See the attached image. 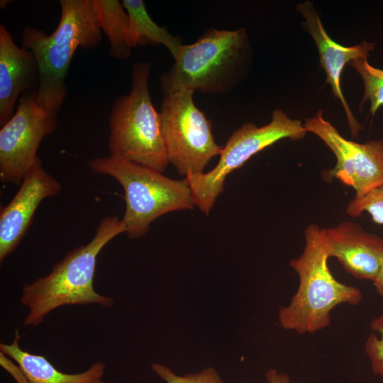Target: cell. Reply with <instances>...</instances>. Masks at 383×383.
<instances>
[{
	"label": "cell",
	"instance_id": "cell-1",
	"mask_svg": "<svg viewBox=\"0 0 383 383\" xmlns=\"http://www.w3.org/2000/svg\"><path fill=\"white\" fill-rule=\"evenodd\" d=\"M59 23L50 35L26 26L22 48L30 50L38 67L37 101L56 118L67 96L66 78L75 51L91 49L101 40L94 0H60Z\"/></svg>",
	"mask_w": 383,
	"mask_h": 383
},
{
	"label": "cell",
	"instance_id": "cell-2",
	"mask_svg": "<svg viewBox=\"0 0 383 383\" xmlns=\"http://www.w3.org/2000/svg\"><path fill=\"white\" fill-rule=\"evenodd\" d=\"M126 233L118 216L103 218L92 239L70 250L52 266L50 272L23 287L21 303L28 308L26 326H38L54 309L65 305L98 304L111 307L112 298L98 294L94 287L96 258L114 238Z\"/></svg>",
	"mask_w": 383,
	"mask_h": 383
},
{
	"label": "cell",
	"instance_id": "cell-3",
	"mask_svg": "<svg viewBox=\"0 0 383 383\" xmlns=\"http://www.w3.org/2000/svg\"><path fill=\"white\" fill-rule=\"evenodd\" d=\"M305 245L301 255L289 261L298 274L299 286L290 303L279 310V321L284 330L299 334L314 333L331 323V311L348 304L357 306L362 292L338 282L328 265L330 251L324 228L309 224L304 230Z\"/></svg>",
	"mask_w": 383,
	"mask_h": 383
},
{
	"label": "cell",
	"instance_id": "cell-4",
	"mask_svg": "<svg viewBox=\"0 0 383 383\" xmlns=\"http://www.w3.org/2000/svg\"><path fill=\"white\" fill-rule=\"evenodd\" d=\"M248 50L245 28H211L196 42L182 44L172 66L160 77L162 91L227 94L243 77Z\"/></svg>",
	"mask_w": 383,
	"mask_h": 383
},
{
	"label": "cell",
	"instance_id": "cell-5",
	"mask_svg": "<svg viewBox=\"0 0 383 383\" xmlns=\"http://www.w3.org/2000/svg\"><path fill=\"white\" fill-rule=\"evenodd\" d=\"M150 66V62L133 65L131 91L116 98L111 108L108 148L111 156L162 173L169 161L160 113L149 91Z\"/></svg>",
	"mask_w": 383,
	"mask_h": 383
},
{
	"label": "cell",
	"instance_id": "cell-6",
	"mask_svg": "<svg viewBox=\"0 0 383 383\" xmlns=\"http://www.w3.org/2000/svg\"><path fill=\"white\" fill-rule=\"evenodd\" d=\"M88 165L95 173L113 177L123 189L122 220L129 238L145 235L162 215L195 206L186 178L172 179L154 169L111 155L96 157Z\"/></svg>",
	"mask_w": 383,
	"mask_h": 383
},
{
	"label": "cell",
	"instance_id": "cell-7",
	"mask_svg": "<svg viewBox=\"0 0 383 383\" xmlns=\"http://www.w3.org/2000/svg\"><path fill=\"white\" fill-rule=\"evenodd\" d=\"M308 131L304 124L290 118L283 111L274 109L271 121L263 126L246 122L227 140L216 167L207 173L185 177L194 205L206 215L223 191L226 177L241 167L251 157L274 143L289 138L303 139Z\"/></svg>",
	"mask_w": 383,
	"mask_h": 383
},
{
	"label": "cell",
	"instance_id": "cell-8",
	"mask_svg": "<svg viewBox=\"0 0 383 383\" xmlns=\"http://www.w3.org/2000/svg\"><path fill=\"white\" fill-rule=\"evenodd\" d=\"M194 92L185 89L164 94L159 112L169 163L185 177L204 173L223 149L215 142L211 121L195 105Z\"/></svg>",
	"mask_w": 383,
	"mask_h": 383
},
{
	"label": "cell",
	"instance_id": "cell-9",
	"mask_svg": "<svg viewBox=\"0 0 383 383\" xmlns=\"http://www.w3.org/2000/svg\"><path fill=\"white\" fill-rule=\"evenodd\" d=\"M37 91L21 94L17 109L0 130V179L21 184L38 158L43 138L56 128V118L45 111L37 101Z\"/></svg>",
	"mask_w": 383,
	"mask_h": 383
},
{
	"label": "cell",
	"instance_id": "cell-10",
	"mask_svg": "<svg viewBox=\"0 0 383 383\" xmlns=\"http://www.w3.org/2000/svg\"><path fill=\"white\" fill-rule=\"evenodd\" d=\"M308 132L319 137L336 157V165L326 174L355 191L360 198L372 189L383 186V140H372L358 143L343 138L323 117L319 110L304 124Z\"/></svg>",
	"mask_w": 383,
	"mask_h": 383
},
{
	"label": "cell",
	"instance_id": "cell-11",
	"mask_svg": "<svg viewBox=\"0 0 383 383\" xmlns=\"http://www.w3.org/2000/svg\"><path fill=\"white\" fill-rule=\"evenodd\" d=\"M62 185L49 174L38 157L20 188L0 212V262L11 255L26 234L36 210L46 198L58 194Z\"/></svg>",
	"mask_w": 383,
	"mask_h": 383
},
{
	"label": "cell",
	"instance_id": "cell-12",
	"mask_svg": "<svg viewBox=\"0 0 383 383\" xmlns=\"http://www.w3.org/2000/svg\"><path fill=\"white\" fill-rule=\"evenodd\" d=\"M296 10L302 15L304 19L303 25L317 45L321 65L326 73L327 82L331 85L333 94L344 108L352 134L357 135L362 126L343 96L340 85L341 73L348 62L367 59L370 52L374 49L375 43L364 41L351 47L342 46L327 34L312 2L306 1L301 3L297 5Z\"/></svg>",
	"mask_w": 383,
	"mask_h": 383
},
{
	"label": "cell",
	"instance_id": "cell-13",
	"mask_svg": "<svg viewBox=\"0 0 383 383\" xmlns=\"http://www.w3.org/2000/svg\"><path fill=\"white\" fill-rule=\"evenodd\" d=\"M330 257L354 277L373 281L383 262V238L359 224L344 221L324 228Z\"/></svg>",
	"mask_w": 383,
	"mask_h": 383
},
{
	"label": "cell",
	"instance_id": "cell-14",
	"mask_svg": "<svg viewBox=\"0 0 383 383\" xmlns=\"http://www.w3.org/2000/svg\"><path fill=\"white\" fill-rule=\"evenodd\" d=\"M38 67L33 52L18 47L6 28L0 25V125L13 115V108L21 93L31 90Z\"/></svg>",
	"mask_w": 383,
	"mask_h": 383
},
{
	"label": "cell",
	"instance_id": "cell-15",
	"mask_svg": "<svg viewBox=\"0 0 383 383\" xmlns=\"http://www.w3.org/2000/svg\"><path fill=\"white\" fill-rule=\"evenodd\" d=\"M20 338L16 330L13 342L9 345L1 343L0 350L16 362L29 383H105L102 379L105 370L103 362H96L79 373H65L45 356L22 350L18 344Z\"/></svg>",
	"mask_w": 383,
	"mask_h": 383
},
{
	"label": "cell",
	"instance_id": "cell-16",
	"mask_svg": "<svg viewBox=\"0 0 383 383\" xmlns=\"http://www.w3.org/2000/svg\"><path fill=\"white\" fill-rule=\"evenodd\" d=\"M99 26L106 35L110 54L123 60L130 57L131 24L127 11L118 0H94Z\"/></svg>",
	"mask_w": 383,
	"mask_h": 383
},
{
	"label": "cell",
	"instance_id": "cell-17",
	"mask_svg": "<svg viewBox=\"0 0 383 383\" xmlns=\"http://www.w3.org/2000/svg\"><path fill=\"white\" fill-rule=\"evenodd\" d=\"M121 3L130 18L133 48L143 41L162 45L170 51L174 60L176 59L182 45L181 38L157 25L149 16L143 1L123 0Z\"/></svg>",
	"mask_w": 383,
	"mask_h": 383
},
{
	"label": "cell",
	"instance_id": "cell-18",
	"mask_svg": "<svg viewBox=\"0 0 383 383\" xmlns=\"http://www.w3.org/2000/svg\"><path fill=\"white\" fill-rule=\"evenodd\" d=\"M350 66L359 73L364 83V96L360 106L370 101V113L372 116L383 106V70L372 67L367 59L356 60Z\"/></svg>",
	"mask_w": 383,
	"mask_h": 383
},
{
	"label": "cell",
	"instance_id": "cell-19",
	"mask_svg": "<svg viewBox=\"0 0 383 383\" xmlns=\"http://www.w3.org/2000/svg\"><path fill=\"white\" fill-rule=\"evenodd\" d=\"M363 212L368 213L375 223L383 225V186L360 198L355 197L346 209L347 214L352 217H357Z\"/></svg>",
	"mask_w": 383,
	"mask_h": 383
},
{
	"label": "cell",
	"instance_id": "cell-20",
	"mask_svg": "<svg viewBox=\"0 0 383 383\" xmlns=\"http://www.w3.org/2000/svg\"><path fill=\"white\" fill-rule=\"evenodd\" d=\"M151 368L166 383H225L218 372L212 367L183 376L177 375L170 367L158 363L152 364Z\"/></svg>",
	"mask_w": 383,
	"mask_h": 383
},
{
	"label": "cell",
	"instance_id": "cell-21",
	"mask_svg": "<svg viewBox=\"0 0 383 383\" xmlns=\"http://www.w3.org/2000/svg\"><path fill=\"white\" fill-rule=\"evenodd\" d=\"M372 328L379 334H370L365 342V352L370 360L372 370L375 374L383 377V316L375 318Z\"/></svg>",
	"mask_w": 383,
	"mask_h": 383
},
{
	"label": "cell",
	"instance_id": "cell-22",
	"mask_svg": "<svg viewBox=\"0 0 383 383\" xmlns=\"http://www.w3.org/2000/svg\"><path fill=\"white\" fill-rule=\"evenodd\" d=\"M265 379L267 383H294L289 375L272 368L266 372Z\"/></svg>",
	"mask_w": 383,
	"mask_h": 383
},
{
	"label": "cell",
	"instance_id": "cell-23",
	"mask_svg": "<svg viewBox=\"0 0 383 383\" xmlns=\"http://www.w3.org/2000/svg\"><path fill=\"white\" fill-rule=\"evenodd\" d=\"M372 282L376 292L383 296V262Z\"/></svg>",
	"mask_w": 383,
	"mask_h": 383
}]
</instances>
